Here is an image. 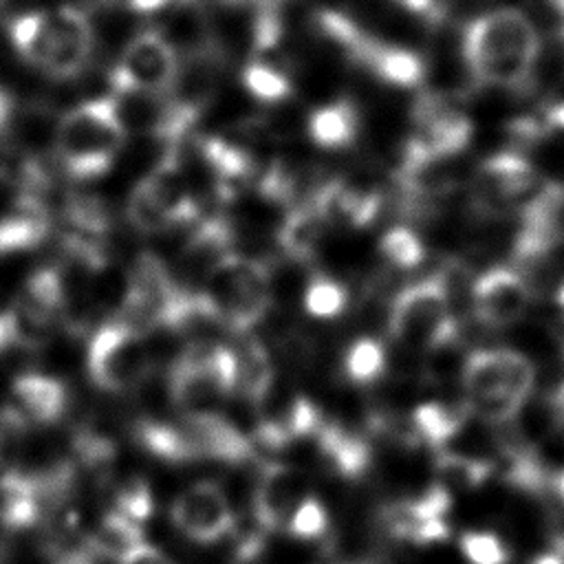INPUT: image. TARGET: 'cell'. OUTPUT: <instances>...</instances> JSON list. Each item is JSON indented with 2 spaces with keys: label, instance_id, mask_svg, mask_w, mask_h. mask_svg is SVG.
Masks as SVG:
<instances>
[{
  "label": "cell",
  "instance_id": "obj_1",
  "mask_svg": "<svg viewBox=\"0 0 564 564\" xmlns=\"http://www.w3.org/2000/svg\"><path fill=\"white\" fill-rule=\"evenodd\" d=\"M540 57V33L529 15L500 7L474 18L463 33V59L476 84L524 90Z\"/></svg>",
  "mask_w": 564,
  "mask_h": 564
},
{
  "label": "cell",
  "instance_id": "obj_2",
  "mask_svg": "<svg viewBox=\"0 0 564 564\" xmlns=\"http://www.w3.org/2000/svg\"><path fill=\"white\" fill-rule=\"evenodd\" d=\"M126 137L128 130L112 95L86 99L59 119L53 152L68 176L75 181H93L112 167Z\"/></svg>",
  "mask_w": 564,
  "mask_h": 564
},
{
  "label": "cell",
  "instance_id": "obj_3",
  "mask_svg": "<svg viewBox=\"0 0 564 564\" xmlns=\"http://www.w3.org/2000/svg\"><path fill=\"white\" fill-rule=\"evenodd\" d=\"M465 405L487 423H509L533 390L535 368L522 352L509 348L474 350L460 368Z\"/></svg>",
  "mask_w": 564,
  "mask_h": 564
},
{
  "label": "cell",
  "instance_id": "obj_4",
  "mask_svg": "<svg viewBox=\"0 0 564 564\" xmlns=\"http://www.w3.org/2000/svg\"><path fill=\"white\" fill-rule=\"evenodd\" d=\"M200 295L225 328L247 333L271 308V267L245 253H229L203 280Z\"/></svg>",
  "mask_w": 564,
  "mask_h": 564
},
{
  "label": "cell",
  "instance_id": "obj_5",
  "mask_svg": "<svg viewBox=\"0 0 564 564\" xmlns=\"http://www.w3.org/2000/svg\"><path fill=\"white\" fill-rule=\"evenodd\" d=\"M386 328L392 341L410 350H434L456 341L458 322L443 275H432L401 289L390 302Z\"/></svg>",
  "mask_w": 564,
  "mask_h": 564
},
{
  "label": "cell",
  "instance_id": "obj_6",
  "mask_svg": "<svg viewBox=\"0 0 564 564\" xmlns=\"http://www.w3.org/2000/svg\"><path fill=\"white\" fill-rule=\"evenodd\" d=\"M152 355L145 335L123 322L104 324L88 344L86 368L104 392H130L141 388L152 372Z\"/></svg>",
  "mask_w": 564,
  "mask_h": 564
},
{
  "label": "cell",
  "instance_id": "obj_7",
  "mask_svg": "<svg viewBox=\"0 0 564 564\" xmlns=\"http://www.w3.org/2000/svg\"><path fill=\"white\" fill-rule=\"evenodd\" d=\"M178 73L181 62L172 42L161 31L145 29L130 37L108 73V84L115 97H167Z\"/></svg>",
  "mask_w": 564,
  "mask_h": 564
},
{
  "label": "cell",
  "instance_id": "obj_8",
  "mask_svg": "<svg viewBox=\"0 0 564 564\" xmlns=\"http://www.w3.org/2000/svg\"><path fill=\"white\" fill-rule=\"evenodd\" d=\"M538 183V172L520 152H498L476 170L469 200L478 216L502 218L516 214Z\"/></svg>",
  "mask_w": 564,
  "mask_h": 564
},
{
  "label": "cell",
  "instance_id": "obj_9",
  "mask_svg": "<svg viewBox=\"0 0 564 564\" xmlns=\"http://www.w3.org/2000/svg\"><path fill=\"white\" fill-rule=\"evenodd\" d=\"M452 494L441 482L430 485L423 494L390 502L381 509L379 520L390 535L414 544H434L449 538L447 513Z\"/></svg>",
  "mask_w": 564,
  "mask_h": 564
},
{
  "label": "cell",
  "instance_id": "obj_10",
  "mask_svg": "<svg viewBox=\"0 0 564 564\" xmlns=\"http://www.w3.org/2000/svg\"><path fill=\"white\" fill-rule=\"evenodd\" d=\"M172 522L192 542L214 544L231 533L236 518L225 489L212 480H198L174 498Z\"/></svg>",
  "mask_w": 564,
  "mask_h": 564
},
{
  "label": "cell",
  "instance_id": "obj_11",
  "mask_svg": "<svg viewBox=\"0 0 564 564\" xmlns=\"http://www.w3.org/2000/svg\"><path fill=\"white\" fill-rule=\"evenodd\" d=\"M531 286L527 278L509 267L485 271L471 286V308L485 326L502 328L518 322L531 304Z\"/></svg>",
  "mask_w": 564,
  "mask_h": 564
},
{
  "label": "cell",
  "instance_id": "obj_12",
  "mask_svg": "<svg viewBox=\"0 0 564 564\" xmlns=\"http://www.w3.org/2000/svg\"><path fill=\"white\" fill-rule=\"evenodd\" d=\"M308 496V480L302 469L284 463H267L251 489L253 518L264 531L282 529L295 507Z\"/></svg>",
  "mask_w": 564,
  "mask_h": 564
},
{
  "label": "cell",
  "instance_id": "obj_13",
  "mask_svg": "<svg viewBox=\"0 0 564 564\" xmlns=\"http://www.w3.org/2000/svg\"><path fill=\"white\" fill-rule=\"evenodd\" d=\"M51 15V57L44 73L53 79H73L90 62L95 31L86 11L75 4H62Z\"/></svg>",
  "mask_w": 564,
  "mask_h": 564
},
{
  "label": "cell",
  "instance_id": "obj_14",
  "mask_svg": "<svg viewBox=\"0 0 564 564\" xmlns=\"http://www.w3.org/2000/svg\"><path fill=\"white\" fill-rule=\"evenodd\" d=\"M51 214L44 196L18 192L0 212V256L35 249L48 234Z\"/></svg>",
  "mask_w": 564,
  "mask_h": 564
},
{
  "label": "cell",
  "instance_id": "obj_15",
  "mask_svg": "<svg viewBox=\"0 0 564 564\" xmlns=\"http://www.w3.org/2000/svg\"><path fill=\"white\" fill-rule=\"evenodd\" d=\"M357 64L366 66L381 82L399 88H416L425 79V62L419 53L375 35L368 37Z\"/></svg>",
  "mask_w": 564,
  "mask_h": 564
},
{
  "label": "cell",
  "instance_id": "obj_16",
  "mask_svg": "<svg viewBox=\"0 0 564 564\" xmlns=\"http://www.w3.org/2000/svg\"><path fill=\"white\" fill-rule=\"evenodd\" d=\"M328 227V220L317 212V207L304 200L286 212L278 227L275 240L284 256L297 262H308L319 251Z\"/></svg>",
  "mask_w": 564,
  "mask_h": 564
},
{
  "label": "cell",
  "instance_id": "obj_17",
  "mask_svg": "<svg viewBox=\"0 0 564 564\" xmlns=\"http://www.w3.org/2000/svg\"><path fill=\"white\" fill-rule=\"evenodd\" d=\"M11 392L15 408L33 423H55L68 403L64 383L40 372H22L13 379Z\"/></svg>",
  "mask_w": 564,
  "mask_h": 564
},
{
  "label": "cell",
  "instance_id": "obj_18",
  "mask_svg": "<svg viewBox=\"0 0 564 564\" xmlns=\"http://www.w3.org/2000/svg\"><path fill=\"white\" fill-rule=\"evenodd\" d=\"M42 491L40 485L20 469L0 474V524L11 533L26 529L40 520Z\"/></svg>",
  "mask_w": 564,
  "mask_h": 564
},
{
  "label": "cell",
  "instance_id": "obj_19",
  "mask_svg": "<svg viewBox=\"0 0 564 564\" xmlns=\"http://www.w3.org/2000/svg\"><path fill=\"white\" fill-rule=\"evenodd\" d=\"M306 130L311 141L319 148H326V150L348 148L359 132V110L350 99L339 97L330 104L315 108L308 115Z\"/></svg>",
  "mask_w": 564,
  "mask_h": 564
},
{
  "label": "cell",
  "instance_id": "obj_20",
  "mask_svg": "<svg viewBox=\"0 0 564 564\" xmlns=\"http://www.w3.org/2000/svg\"><path fill=\"white\" fill-rule=\"evenodd\" d=\"M467 419H469L467 405H447L438 401H427L414 408L410 427L416 441H423L438 452V449H445L460 434Z\"/></svg>",
  "mask_w": 564,
  "mask_h": 564
},
{
  "label": "cell",
  "instance_id": "obj_21",
  "mask_svg": "<svg viewBox=\"0 0 564 564\" xmlns=\"http://www.w3.org/2000/svg\"><path fill=\"white\" fill-rule=\"evenodd\" d=\"M9 40L15 53L44 73L51 57V15L48 11H26L9 22Z\"/></svg>",
  "mask_w": 564,
  "mask_h": 564
},
{
  "label": "cell",
  "instance_id": "obj_22",
  "mask_svg": "<svg viewBox=\"0 0 564 564\" xmlns=\"http://www.w3.org/2000/svg\"><path fill=\"white\" fill-rule=\"evenodd\" d=\"M234 355H236V390L240 392V397L258 405L275 383L273 361L267 348L258 339L245 341L240 350H234Z\"/></svg>",
  "mask_w": 564,
  "mask_h": 564
},
{
  "label": "cell",
  "instance_id": "obj_23",
  "mask_svg": "<svg viewBox=\"0 0 564 564\" xmlns=\"http://www.w3.org/2000/svg\"><path fill=\"white\" fill-rule=\"evenodd\" d=\"M86 542L101 555L110 560H119L123 553H128L130 549H134L145 540L139 522H134L132 518L123 516L117 509H110L108 513H104V518H99L97 527L93 529Z\"/></svg>",
  "mask_w": 564,
  "mask_h": 564
},
{
  "label": "cell",
  "instance_id": "obj_24",
  "mask_svg": "<svg viewBox=\"0 0 564 564\" xmlns=\"http://www.w3.org/2000/svg\"><path fill=\"white\" fill-rule=\"evenodd\" d=\"M434 471L445 489H476L485 485L487 478L494 474V463L449 449H438L434 456Z\"/></svg>",
  "mask_w": 564,
  "mask_h": 564
},
{
  "label": "cell",
  "instance_id": "obj_25",
  "mask_svg": "<svg viewBox=\"0 0 564 564\" xmlns=\"http://www.w3.org/2000/svg\"><path fill=\"white\" fill-rule=\"evenodd\" d=\"M348 304V293L341 282L326 273H313L302 291V306L308 315L317 319H330L344 313Z\"/></svg>",
  "mask_w": 564,
  "mask_h": 564
},
{
  "label": "cell",
  "instance_id": "obj_26",
  "mask_svg": "<svg viewBox=\"0 0 564 564\" xmlns=\"http://www.w3.org/2000/svg\"><path fill=\"white\" fill-rule=\"evenodd\" d=\"M315 22L319 26V31L324 33V37L335 44L344 57H348L350 62L357 64L359 53L364 48V44L368 42L370 33L359 26L352 18H348L346 13L337 11V9H319L315 15Z\"/></svg>",
  "mask_w": 564,
  "mask_h": 564
},
{
  "label": "cell",
  "instance_id": "obj_27",
  "mask_svg": "<svg viewBox=\"0 0 564 564\" xmlns=\"http://www.w3.org/2000/svg\"><path fill=\"white\" fill-rule=\"evenodd\" d=\"M386 348L375 337H357L344 355V372L352 383H372L386 370Z\"/></svg>",
  "mask_w": 564,
  "mask_h": 564
},
{
  "label": "cell",
  "instance_id": "obj_28",
  "mask_svg": "<svg viewBox=\"0 0 564 564\" xmlns=\"http://www.w3.org/2000/svg\"><path fill=\"white\" fill-rule=\"evenodd\" d=\"M242 84L249 90V95L267 104L284 101L293 93V84L280 66L256 57L245 64Z\"/></svg>",
  "mask_w": 564,
  "mask_h": 564
},
{
  "label": "cell",
  "instance_id": "obj_29",
  "mask_svg": "<svg viewBox=\"0 0 564 564\" xmlns=\"http://www.w3.org/2000/svg\"><path fill=\"white\" fill-rule=\"evenodd\" d=\"M379 253L394 269L410 271L416 269L425 258V247L421 238L408 227H392L379 240Z\"/></svg>",
  "mask_w": 564,
  "mask_h": 564
},
{
  "label": "cell",
  "instance_id": "obj_30",
  "mask_svg": "<svg viewBox=\"0 0 564 564\" xmlns=\"http://www.w3.org/2000/svg\"><path fill=\"white\" fill-rule=\"evenodd\" d=\"M502 478L505 482L527 491H540L546 482V474L540 458L531 449H522V447L505 449Z\"/></svg>",
  "mask_w": 564,
  "mask_h": 564
},
{
  "label": "cell",
  "instance_id": "obj_31",
  "mask_svg": "<svg viewBox=\"0 0 564 564\" xmlns=\"http://www.w3.org/2000/svg\"><path fill=\"white\" fill-rule=\"evenodd\" d=\"M460 553L469 564H509V546L491 531H465L458 540Z\"/></svg>",
  "mask_w": 564,
  "mask_h": 564
},
{
  "label": "cell",
  "instance_id": "obj_32",
  "mask_svg": "<svg viewBox=\"0 0 564 564\" xmlns=\"http://www.w3.org/2000/svg\"><path fill=\"white\" fill-rule=\"evenodd\" d=\"M112 509L121 511L123 516L132 518L139 524L145 522L154 509L152 487L139 476H130V478L121 480L115 489V507Z\"/></svg>",
  "mask_w": 564,
  "mask_h": 564
},
{
  "label": "cell",
  "instance_id": "obj_33",
  "mask_svg": "<svg viewBox=\"0 0 564 564\" xmlns=\"http://www.w3.org/2000/svg\"><path fill=\"white\" fill-rule=\"evenodd\" d=\"M284 529L295 540H322L328 533V511L315 496H306L295 507Z\"/></svg>",
  "mask_w": 564,
  "mask_h": 564
},
{
  "label": "cell",
  "instance_id": "obj_34",
  "mask_svg": "<svg viewBox=\"0 0 564 564\" xmlns=\"http://www.w3.org/2000/svg\"><path fill=\"white\" fill-rule=\"evenodd\" d=\"M403 11L421 18L425 24H438L445 18L443 0H394Z\"/></svg>",
  "mask_w": 564,
  "mask_h": 564
},
{
  "label": "cell",
  "instance_id": "obj_35",
  "mask_svg": "<svg viewBox=\"0 0 564 564\" xmlns=\"http://www.w3.org/2000/svg\"><path fill=\"white\" fill-rule=\"evenodd\" d=\"M117 564H174L161 549L141 542L134 549H130L128 553H123Z\"/></svg>",
  "mask_w": 564,
  "mask_h": 564
},
{
  "label": "cell",
  "instance_id": "obj_36",
  "mask_svg": "<svg viewBox=\"0 0 564 564\" xmlns=\"http://www.w3.org/2000/svg\"><path fill=\"white\" fill-rule=\"evenodd\" d=\"M18 333H15V324L9 311L0 313V355H4L9 348L18 346Z\"/></svg>",
  "mask_w": 564,
  "mask_h": 564
},
{
  "label": "cell",
  "instance_id": "obj_37",
  "mask_svg": "<svg viewBox=\"0 0 564 564\" xmlns=\"http://www.w3.org/2000/svg\"><path fill=\"white\" fill-rule=\"evenodd\" d=\"M549 408H551V416L555 421V425L560 430H564V381L551 392L549 397Z\"/></svg>",
  "mask_w": 564,
  "mask_h": 564
},
{
  "label": "cell",
  "instance_id": "obj_38",
  "mask_svg": "<svg viewBox=\"0 0 564 564\" xmlns=\"http://www.w3.org/2000/svg\"><path fill=\"white\" fill-rule=\"evenodd\" d=\"M542 123L546 126V130H564V101L549 106L542 115Z\"/></svg>",
  "mask_w": 564,
  "mask_h": 564
},
{
  "label": "cell",
  "instance_id": "obj_39",
  "mask_svg": "<svg viewBox=\"0 0 564 564\" xmlns=\"http://www.w3.org/2000/svg\"><path fill=\"white\" fill-rule=\"evenodd\" d=\"M529 564H564V540L555 542L553 549L535 555Z\"/></svg>",
  "mask_w": 564,
  "mask_h": 564
},
{
  "label": "cell",
  "instance_id": "obj_40",
  "mask_svg": "<svg viewBox=\"0 0 564 564\" xmlns=\"http://www.w3.org/2000/svg\"><path fill=\"white\" fill-rule=\"evenodd\" d=\"M170 2H172V0H130L128 11H134V13H154V11L165 9Z\"/></svg>",
  "mask_w": 564,
  "mask_h": 564
},
{
  "label": "cell",
  "instance_id": "obj_41",
  "mask_svg": "<svg viewBox=\"0 0 564 564\" xmlns=\"http://www.w3.org/2000/svg\"><path fill=\"white\" fill-rule=\"evenodd\" d=\"M553 11H555V15H557V20H560V37L564 40V0H544Z\"/></svg>",
  "mask_w": 564,
  "mask_h": 564
},
{
  "label": "cell",
  "instance_id": "obj_42",
  "mask_svg": "<svg viewBox=\"0 0 564 564\" xmlns=\"http://www.w3.org/2000/svg\"><path fill=\"white\" fill-rule=\"evenodd\" d=\"M181 4H192V7H200V4H242V2H249V0H176Z\"/></svg>",
  "mask_w": 564,
  "mask_h": 564
},
{
  "label": "cell",
  "instance_id": "obj_43",
  "mask_svg": "<svg viewBox=\"0 0 564 564\" xmlns=\"http://www.w3.org/2000/svg\"><path fill=\"white\" fill-rule=\"evenodd\" d=\"M553 487H555V494L560 496V500L564 502V469H560L553 478Z\"/></svg>",
  "mask_w": 564,
  "mask_h": 564
},
{
  "label": "cell",
  "instance_id": "obj_44",
  "mask_svg": "<svg viewBox=\"0 0 564 564\" xmlns=\"http://www.w3.org/2000/svg\"><path fill=\"white\" fill-rule=\"evenodd\" d=\"M99 2L106 7H121V9L130 7V0H99Z\"/></svg>",
  "mask_w": 564,
  "mask_h": 564
},
{
  "label": "cell",
  "instance_id": "obj_45",
  "mask_svg": "<svg viewBox=\"0 0 564 564\" xmlns=\"http://www.w3.org/2000/svg\"><path fill=\"white\" fill-rule=\"evenodd\" d=\"M557 304H560V308L564 311V284H562L560 291H557Z\"/></svg>",
  "mask_w": 564,
  "mask_h": 564
},
{
  "label": "cell",
  "instance_id": "obj_46",
  "mask_svg": "<svg viewBox=\"0 0 564 564\" xmlns=\"http://www.w3.org/2000/svg\"><path fill=\"white\" fill-rule=\"evenodd\" d=\"M562 348H564V337H562Z\"/></svg>",
  "mask_w": 564,
  "mask_h": 564
}]
</instances>
